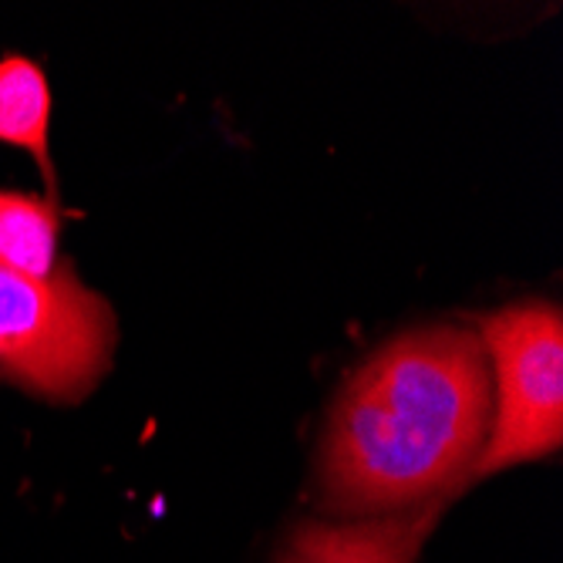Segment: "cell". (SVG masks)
<instances>
[{
    "label": "cell",
    "mask_w": 563,
    "mask_h": 563,
    "mask_svg": "<svg viewBox=\"0 0 563 563\" xmlns=\"http://www.w3.org/2000/svg\"><path fill=\"white\" fill-rule=\"evenodd\" d=\"M115 344L109 303L68 274L0 271V362L31 391L78 398L106 372Z\"/></svg>",
    "instance_id": "obj_2"
},
{
    "label": "cell",
    "mask_w": 563,
    "mask_h": 563,
    "mask_svg": "<svg viewBox=\"0 0 563 563\" xmlns=\"http://www.w3.org/2000/svg\"><path fill=\"white\" fill-rule=\"evenodd\" d=\"M489 416L493 375L473 331L398 338L334 401L321 449L324 506L375 514L442 493L476 466Z\"/></svg>",
    "instance_id": "obj_1"
},
{
    "label": "cell",
    "mask_w": 563,
    "mask_h": 563,
    "mask_svg": "<svg viewBox=\"0 0 563 563\" xmlns=\"http://www.w3.org/2000/svg\"><path fill=\"white\" fill-rule=\"evenodd\" d=\"M439 506L426 503L408 517L351 523V527H303L290 540L280 563H412Z\"/></svg>",
    "instance_id": "obj_4"
},
{
    "label": "cell",
    "mask_w": 563,
    "mask_h": 563,
    "mask_svg": "<svg viewBox=\"0 0 563 563\" xmlns=\"http://www.w3.org/2000/svg\"><path fill=\"white\" fill-rule=\"evenodd\" d=\"M47 119L51 91L41 68L27 58L0 62V142L27 148L51 176L47 163Z\"/></svg>",
    "instance_id": "obj_5"
},
{
    "label": "cell",
    "mask_w": 563,
    "mask_h": 563,
    "mask_svg": "<svg viewBox=\"0 0 563 563\" xmlns=\"http://www.w3.org/2000/svg\"><path fill=\"white\" fill-rule=\"evenodd\" d=\"M496 368V419L476 476L540 459L563 439V318L553 303H523L483 321Z\"/></svg>",
    "instance_id": "obj_3"
},
{
    "label": "cell",
    "mask_w": 563,
    "mask_h": 563,
    "mask_svg": "<svg viewBox=\"0 0 563 563\" xmlns=\"http://www.w3.org/2000/svg\"><path fill=\"white\" fill-rule=\"evenodd\" d=\"M58 213L51 202L0 196V271L51 277L55 267Z\"/></svg>",
    "instance_id": "obj_6"
}]
</instances>
